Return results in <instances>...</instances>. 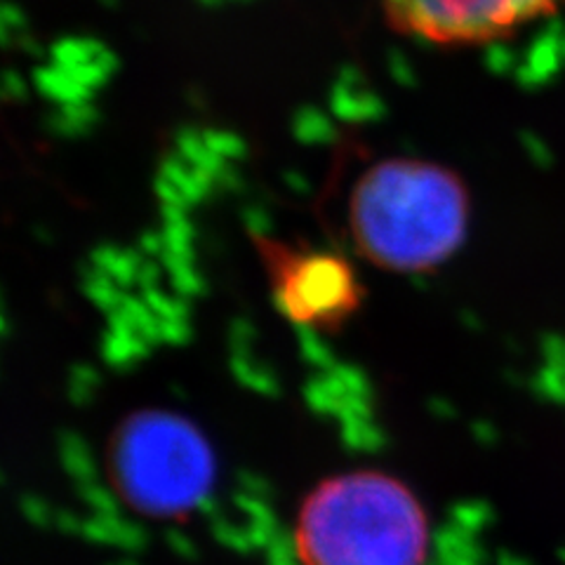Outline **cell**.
I'll return each mask as SVG.
<instances>
[{"mask_svg":"<svg viewBox=\"0 0 565 565\" xmlns=\"http://www.w3.org/2000/svg\"><path fill=\"white\" fill-rule=\"evenodd\" d=\"M469 224L459 177L419 158H386L361 174L349 199L353 245L375 267L419 274L452 257Z\"/></svg>","mask_w":565,"mask_h":565,"instance_id":"obj_1","label":"cell"},{"mask_svg":"<svg viewBox=\"0 0 565 565\" xmlns=\"http://www.w3.org/2000/svg\"><path fill=\"white\" fill-rule=\"evenodd\" d=\"M429 519L403 481L347 471L318 483L295 523L299 565H424Z\"/></svg>","mask_w":565,"mask_h":565,"instance_id":"obj_2","label":"cell"},{"mask_svg":"<svg viewBox=\"0 0 565 565\" xmlns=\"http://www.w3.org/2000/svg\"><path fill=\"white\" fill-rule=\"evenodd\" d=\"M114 488L149 516H182L199 507L215 479L212 452L199 429L177 415L141 413L111 440Z\"/></svg>","mask_w":565,"mask_h":565,"instance_id":"obj_3","label":"cell"},{"mask_svg":"<svg viewBox=\"0 0 565 565\" xmlns=\"http://www.w3.org/2000/svg\"><path fill=\"white\" fill-rule=\"evenodd\" d=\"M280 313L318 332H340L363 305V286L340 253L271 236H255Z\"/></svg>","mask_w":565,"mask_h":565,"instance_id":"obj_4","label":"cell"},{"mask_svg":"<svg viewBox=\"0 0 565 565\" xmlns=\"http://www.w3.org/2000/svg\"><path fill=\"white\" fill-rule=\"evenodd\" d=\"M565 0H384L396 24L424 41L471 43L498 41Z\"/></svg>","mask_w":565,"mask_h":565,"instance_id":"obj_5","label":"cell"},{"mask_svg":"<svg viewBox=\"0 0 565 565\" xmlns=\"http://www.w3.org/2000/svg\"><path fill=\"white\" fill-rule=\"evenodd\" d=\"M201 3H205V6H215L217 0H201Z\"/></svg>","mask_w":565,"mask_h":565,"instance_id":"obj_6","label":"cell"},{"mask_svg":"<svg viewBox=\"0 0 565 565\" xmlns=\"http://www.w3.org/2000/svg\"><path fill=\"white\" fill-rule=\"evenodd\" d=\"M106 3H111V0H106Z\"/></svg>","mask_w":565,"mask_h":565,"instance_id":"obj_7","label":"cell"}]
</instances>
